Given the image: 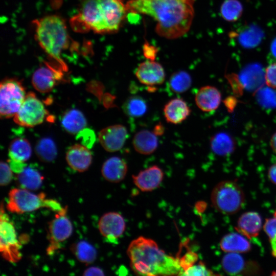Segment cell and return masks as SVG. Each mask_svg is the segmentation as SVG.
I'll return each instance as SVG.
<instances>
[{"mask_svg": "<svg viewBox=\"0 0 276 276\" xmlns=\"http://www.w3.org/2000/svg\"><path fill=\"white\" fill-rule=\"evenodd\" d=\"M153 132L157 135H161L164 132V127L163 125L159 123L155 126Z\"/></svg>", "mask_w": 276, "mask_h": 276, "instance_id": "46", "label": "cell"}, {"mask_svg": "<svg viewBox=\"0 0 276 276\" xmlns=\"http://www.w3.org/2000/svg\"><path fill=\"white\" fill-rule=\"evenodd\" d=\"M197 255L192 251L188 252L183 256L181 257L179 259V261L182 269V272L187 268L194 265L197 261Z\"/></svg>", "mask_w": 276, "mask_h": 276, "instance_id": "41", "label": "cell"}, {"mask_svg": "<svg viewBox=\"0 0 276 276\" xmlns=\"http://www.w3.org/2000/svg\"><path fill=\"white\" fill-rule=\"evenodd\" d=\"M132 270L140 275H180L179 259L167 255L152 239L140 236L127 249Z\"/></svg>", "mask_w": 276, "mask_h": 276, "instance_id": "3", "label": "cell"}, {"mask_svg": "<svg viewBox=\"0 0 276 276\" xmlns=\"http://www.w3.org/2000/svg\"><path fill=\"white\" fill-rule=\"evenodd\" d=\"M98 228L104 237L110 242H114L123 234L126 224L120 214L110 212L104 214L100 218Z\"/></svg>", "mask_w": 276, "mask_h": 276, "instance_id": "15", "label": "cell"}, {"mask_svg": "<svg viewBox=\"0 0 276 276\" xmlns=\"http://www.w3.org/2000/svg\"><path fill=\"white\" fill-rule=\"evenodd\" d=\"M71 250L78 261L86 265L93 263L97 258L95 247L84 240L73 244Z\"/></svg>", "mask_w": 276, "mask_h": 276, "instance_id": "29", "label": "cell"}, {"mask_svg": "<svg viewBox=\"0 0 276 276\" xmlns=\"http://www.w3.org/2000/svg\"><path fill=\"white\" fill-rule=\"evenodd\" d=\"M67 207L56 212L55 218L48 224V237L49 245L48 254H53L60 247V243L67 240L72 234V222L66 216Z\"/></svg>", "mask_w": 276, "mask_h": 276, "instance_id": "10", "label": "cell"}, {"mask_svg": "<svg viewBox=\"0 0 276 276\" xmlns=\"http://www.w3.org/2000/svg\"><path fill=\"white\" fill-rule=\"evenodd\" d=\"M6 206L9 212L18 214L34 211L42 207L56 212L62 208L57 201L45 199V194H35L22 188H14L10 191Z\"/></svg>", "mask_w": 276, "mask_h": 276, "instance_id": "5", "label": "cell"}, {"mask_svg": "<svg viewBox=\"0 0 276 276\" xmlns=\"http://www.w3.org/2000/svg\"><path fill=\"white\" fill-rule=\"evenodd\" d=\"M265 83L268 86L276 88V62L270 64L265 70Z\"/></svg>", "mask_w": 276, "mask_h": 276, "instance_id": "39", "label": "cell"}, {"mask_svg": "<svg viewBox=\"0 0 276 276\" xmlns=\"http://www.w3.org/2000/svg\"><path fill=\"white\" fill-rule=\"evenodd\" d=\"M127 13L123 0H83L71 24L77 32L113 33L119 31Z\"/></svg>", "mask_w": 276, "mask_h": 276, "instance_id": "2", "label": "cell"}, {"mask_svg": "<svg viewBox=\"0 0 276 276\" xmlns=\"http://www.w3.org/2000/svg\"><path fill=\"white\" fill-rule=\"evenodd\" d=\"M66 160L72 169L82 172L87 170L91 165L92 156L87 147L83 145L75 144L67 150Z\"/></svg>", "mask_w": 276, "mask_h": 276, "instance_id": "18", "label": "cell"}, {"mask_svg": "<svg viewBox=\"0 0 276 276\" xmlns=\"http://www.w3.org/2000/svg\"><path fill=\"white\" fill-rule=\"evenodd\" d=\"M268 175L270 180L276 185V164L270 167L268 172Z\"/></svg>", "mask_w": 276, "mask_h": 276, "instance_id": "45", "label": "cell"}, {"mask_svg": "<svg viewBox=\"0 0 276 276\" xmlns=\"http://www.w3.org/2000/svg\"><path fill=\"white\" fill-rule=\"evenodd\" d=\"M258 103L265 108L276 107V92L270 87L263 86L255 93Z\"/></svg>", "mask_w": 276, "mask_h": 276, "instance_id": "35", "label": "cell"}, {"mask_svg": "<svg viewBox=\"0 0 276 276\" xmlns=\"http://www.w3.org/2000/svg\"><path fill=\"white\" fill-rule=\"evenodd\" d=\"M270 146L273 152L276 153V132L273 134L270 139Z\"/></svg>", "mask_w": 276, "mask_h": 276, "instance_id": "48", "label": "cell"}, {"mask_svg": "<svg viewBox=\"0 0 276 276\" xmlns=\"http://www.w3.org/2000/svg\"><path fill=\"white\" fill-rule=\"evenodd\" d=\"M221 94L215 87L207 85L201 87L197 92L195 101L202 111L210 112L216 110L221 102Z\"/></svg>", "mask_w": 276, "mask_h": 276, "instance_id": "19", "label": "cell"}, {"mask_svg": "<svg viewBox=\"0 0 276 276\" xmlns=\"http://www.w3.org/2000/svg\"><path fill=\"white\" fill-rule=\"evenodd\" d=\"M265 233L268 237L273 256L276 257V210L273 216L267 218L263 225Z\"/></svg>", "mask_w": 276, "mask_h": 276, "instance_id": "36", "label": "cell"}, {"mask_svg": "<svg viewBox=\"0 0 276 276\" xmlns=\"http://www.w3.org/2000/svg\"><path fill=\"white\" fill-rule=\"evenodd\" d=\"M261 226L260 215L256 212L251 211L243 213L239 217L236 229L247 239H251L259 235Z\"/></svg>", "mask_w": 276, "mask_h": 276, "instance_id": "22", "label": "cell"}, {"mask_svg": "<svg viewBox=\"0 0 276 276\" xmlns=\"http://www.w3.org/2000/svg\"><path fill=\"white\" fill-rule=\"evenodd\" d=\"M47 113L43 103L34 93L30 92L14 116V121L20 126L32 127L42 123Z\"/></svg>", "mask_w": 276, "mask_h": 276, "instance_id": "9", "label": "cell"}, {"mask_svg": "<svg viewBox=\"0 0 276 276\" xmlns=\"http://www.w3.org/2000/svg\"><path fill=\"white\" fill-rule=\"evenodd\" d=\"M247 238L239 233H229L221 239L220 248L227 252H247L251 250V246Z\"/></svg>", "mask_w": 276, "mask_h": 276, "instance_id": "23", "label": "cell"}, {"mask_svg": "<svg viewBox=\"0 0 276 276\" xmlns=\"http://www.w3.org/2000/svg\"><path fill=\"white\" fill-rule=\"evenodd\" d=\"M191 111L186 102L178 98L170 100L163 109L166 120L173 124L182 123L190 116Z\"/></svg>", "mask_w": 276, "mask_h": 276, "instance_id": "20", "label": "cell"}, {"mask_svg": "<svg viewBox=\"0 0 276 276\" xmlns=\"http://www.w3.org/2000/svg\"><path fill=\"white\" fill-rule=\"evenodd\" d=\"M77 136L78 139L82 141V145L87 148L91 147L95 142V133L90 129H83L79 132Z\"/></svg>", "mask_w": 276, "mask_h": 276, "instance_id": "40", "label": "cell"}, {"mask_svg": "<svg viewBox=\"0 0 276 276\" xmlns=\"http://www.w3.org/2000/svg\"><path fill=\"white\" fill-rule=\"evenodd\" d=\"M143 53L146 59L155 60L158 53V49L156 47L147 42L143 44Z\"/></svg>", "mask_w": 276, "mask_h": 276, "instance_id": "42", "label": "cell"}, {"mask_svg": "<svg viewBox=\"0 0 276 276\" xmlns=\"http://www.w3.org/2000/svg\"><path fill=\"white\" fill-rule=\"evenodd\" d=\"M215 275L213 272L208 269L202 262L194 264L183 271L180 275L206 276Z\"/></svg>", "mask_w": 276, "mask_h": 276, "instance_id": "37", "label": "cell"}, {"mask_svg": "<svg viewBox=\"0 0 276 276\" xmlns=\"http://www.w3.org/2000/svg\"><path fill=\"white\" fill-rule=\"evenodd\" d=\"M164 178L162 170L154 165L143 171L137 175H132L133 183L141 191L149 192L157 189Z\"/></svg>", "mask_w": 276, "mask_h": 276, "instance_id": "17", "label": "cell"}, {"mask_svg": "<svg viewBox=\"0 0 276 276\" xmlns=\"http://www.w3.org/2000/svg\"><path fill=\"white\" fill-rule=\"evenodd\" d=\"M127 171L128 166L125 161L121 157L113 156L103 163L101 173L107 181L118 183L124 179Z\"/></svg>", "mask_w": 276, "mask_h": 276, "instance_id": "21", "label": "cell"}, {"mask_svg": "<svg viewBox=\"0 0 276 276\" xmlns=\"http://www.w3.org/2000/svg\"><path fill=\"white\" fill-rule=\"evenodd\" d=\"M223 270L230 275H258L262 269L254 261H246L239 253L228 252L221 261Z\"/></svg>", "mask_w": 276, "mask_h": 276, "instance_id": "11", "label": "cell"}, {"mask_svg": "<svg viewBox=\"0 0 276 276\" xmlns=\"http://www.w3.org/2000/svg\"><path fill=\"white\" fill-rule=\"evenodd\" d=\"M62 126L68 133L76 134L84 129L86 120L79 110L72 109L66 112L61 120Z\"/></svg>", "mask_w": 276, "mask_h": 276, "instance_id": "27", "label": "cell"}, {"mask_svg": "<svg viewBox=\"0 0 276 276\" xmlns=\"http://www.w3.org/2000/svg\"><path fill=\"white\" fill-rule=\"evenodd\" d=\"M238 81L246 90L256 92L265 82V73L261 65L248 64L241 71Z\"/></svg>", "mask_w": 276, "mask_h": 276, "instance_id": "16", "label": "cell"}, {"mask_svg": "<svg viewBox=\"0 0 276 276\" xmlns=\"http://www.w3.org/2000/svg\"><path fill=\"white\" fill-rule=\"evenodd\" d=\"M35 151L38 158L44 162H52L57 154L54 142L49 137H44L38 141L35 146Z\"/></svg>", "mask_w": 276, "mask_h": 276, "instance_id": "31", "label": "cell"}, {"mask_svg": "<svg viewBox=\"0 0 276 276\" xmlns=\"http://www.w3.org/2000/svg\"><path fill=\"white\" fill-rule=\"evenodd\" d=\"M211 200L213 206L220 213L232 215L242 208L245 196L238 183L231 180H224L213 188Z\"/></svg>", "mask_w": 276, "mask_h": 276, "instance_id": "6", "label": "cell"}, {"mask_svg": "<svg viewBox=\"0 0 276 276\" xmlns=\"http://www.w3.org/2000/svg\"><path fill=\"white\" fill-rule=\"evenodd\" d=\"M192 85V78L187 72L180 71L174 73L169 80V86L175 93L180 94L187 91Z\"/></svg>", "mask_w": 276, "mask_h": 276, "instance_id": "33", "label": "cell"}, {"mask_svg": "<svg viewBox=\"0 0 276 276\" xmlns=\"http://www.w3.org/2000/svg\"><path fill=\"white\" fill-rule=\"evenodd\" d=\"M0 184L1 186H6L9 184L13 178V171L10 165L3 161L0 164Z\"/></svg>", "mask_w": 276, "mask_h": 276, "instance_id": "38", "label": "cell"}, {"mask_svg": "<svg viewBox=\"0 0 276 276\" xmlns=\"http://www.w3.org/2000/svg\"><path fill=\"white\" fill-rule=\"evenodd\" d=\"M128 137L126 128L117 124L102 129L99 134V140L103 148L108 152H116L124 146Z\"/></svg>", "mask_w": 276, "mask_h": 276, "instance_id": "13", "label": "cell"}, {"mask_svg": "<svg viewBox=\"0 0 276 276\" xmlns=\"http://www.w3.org/2000/svg\"><path fill=\"white\" fill-rule=\"evenodd\" d=\"M271 275H275L276 276V270H274L272 272Z\"/></svg>", "mask_w": 276, "mask_h": 276, "instance_id": "49", "label": "cell"}, {"mask_svg": "<svg viewBox=\"0 0 276 276\" xmlns=\"http://www.w3.org/2000/svg\"><path fill=\"white\" fill-rule=\"evenodd\" d=\"M270 54L276 59V38L272 41L270 45Z\"/></svg>", "mask_w": 276, "mask_h": 276, "instance_id": "47", "label": "cell"}, {"mask_svg": "<svg viewBox=\"0 0 276 276\" xmlns=\"http://www.w3.org/2000/svg\"><path fill=\"white\" fill-rule=\"evenodd\" d=\"M20 242L17 239L14 226L1 205L0 215V251L3 258L11 263L20 260Z\"/></svg>", "mask_w": 276, "mask_h": 276, "instance_id": "8", "label": "cell"}, {"mask_svg": "<svg viewBox=\"0 0 276 276\" xmlns=\"http://www.w3.org/2000/svg\"><path fill=\"white\" fill-rule=\"evenodd\" d=\"M62 68H57L47 63L38 68L33 74L32 84L38 91L48 93L62 78Z\"/></svg>", "mask_w": 276, "mask_h": 276, "instance_id": "12", "label": "cell"}, {"mask_svg": "<svg viewBox=\"0 0 276 276\" xmlns=\"http://www.w3.org/2000/svg\"><path fill=\"white\" fill-rule=\"evenodd\" d=\"M26 94L22 83L14 78L3 80L0 86V114L2 118L14 117L19 109Z\"/></svg>", "mask_w": 276, "mask_h": 276, "instance_id": "7", "label": "cell"}, {"mask_svg": "<svg viewBox=\"0 0 276 276\" xmlns=\"http://www.w3.org/2000/svg\"><path fill=\"white\" fill-rule=\"evenodd\" d=\"M242 12V5L238 0H225L220 8L222 17L229 22L237 21L241 17Z\"/></svg>", "mask_w": 276, "mask_h": 276, "instance_id": "34", "label": "cell"}, {"mask_svg": "<svg viewBox=\"0 0 276 276\" xmlns=\"http://www.w3.org/2000/svg\"><path fill=\"white\" fill-rule=\"evenodd\" d=\"M132 145L137 152L144 155L151 154L158 146L157 135L153 131L140 130L134 135Z\"/></svg>", "mask_w": 276, "mask_h": 276, "instance_id": "24", "label": "cell"}, {"mask_svg": "<svg viewBox=\"0 0 276 276\" xmlns=\"http://www.w3.org/2000/svg\"><path fill=\"white\" fill-rule=\"evenodd\" d=\"M35 37L41 48L56 61L64 71L67 70L62 59V52L66 49L69 36L64 20L56 15H50L33 21Z\"/></svg>", "mask_w": 276, "mask_h": 276, "instance_id": "4", "label": "cell"}, {"mask_svg": "<svg viewBox=\"0 0 276 276\" xmlns=\"http://www.w3.org/2000/svg\"><path fill=\"white\" fill-rule=\"evenodd\" d=\"M123 110L129 117H140L146 112L147 105L143 98L138 96H133L128 98L124 102Z\"/></svg>", "mask_w": 276, "mask_h": 276, "instance_id": "32", "label": "cell"}, {"mask_svg": "<svg viewBox=\"0 0 276 276\" xmlns=\"http://www.w3.org/2000/svg\"><path fill=\"white\" fill-rule=\"evenodd\" d=\"M212 151L220 156L228 155L234 150V143L232 137L227 133L221 132L215 134L211 139Z\"/></svg>", "mask_w": 276, "mask_h": 276, "instance_id": "30", "label": "cell"}, {"mask_svg": "<svg viewBox=\"0 0 276 276\" xmlns=\"http://www.w3.org/2000/svg\"><path fill=\"white\" fill-rule=\"evenodd\" d=\"M83 275H104L103 271L100 268L95 266L90 267L87 268L83 272Z\"/></svg>", "mask_w": 276, "mask_h": 276, "instance_id": "43", "label": "cell"}, {"mask_svg": "<svg viewBox=\"0 0 276 276\" xmlns=\"http://www.w3.org/2000/svg\"><path fill=\"white\" fill-rule=\"evenodd\" d=\"M43 177L36 169L25 167L16 177L17 183L22 189L28 190H36L42 185Z\"/></svg>", "mask_w": 276, "mask_h": 276, "instance_id": "26", "label": "cell"}, {"mask_svg": "<svg viewBox=\"0 0 276 276\" xmlns=\"http://www.w3.org/2000/svg\"><path fill=\"white\" fill-rule=\"evenodd\" d=\"M135 75L141 83L149 86L162 84L166 78L163 66L155 60L147 59L139 65Z\"/></svg>", "mask_w": 276, "mask_h": 276, "instance_id": "14", "label": "cell"}, {"mask_svg": "<svg viewBox=\"0 0 276 276\" xmlns=\"http://www.w3.org/2000/svg\"><path fill=\"white\" fill-rule=\"evenodd\" d=\"M195 0H129L128 13L145 14L156 22V33L168 39L178 38L190 30Z\"/></svg>", "mask_w": 276, "mask_h": 276, "instance_id": "1", "label": "cell"}, {"mask_svg": "<svg viewBox=\"0 0 276 276\" xmlns=\"http://www.w3.org/2000/svg\"><path fill=\"white\" fill-rule=\"evenodd\" d=\"M10 159L25 163L31 157L32 149L29 142L24 138H17L10 143L8 149Z\"/></svg>", "mask_w": 276, "mask_h": 276, "instance_id": "28", "label": "cell"}, {"mask_svg": "<svg viewBox=\"0 0 276 276\" xmlns=\"http://www.w3.org/2000/svg\"><path fill=\"white\" fill-rule=\"evenodd\" d=\"M233 35L236 37L238 43L243 47L252 48L257 47L263 36L262 30L258 27L250 25L245 26Z\"/></svg>", "mask_w": 276, "mask_h": 276, "instance_id": "25", "label": "cell"}, {"mask_svg": "<svg viewBox=\"0 0 276 276\" xmlns=\"http://www.w3.org/2000/svg\"><path fill=\"white\" fill-rule=\"evenodd\" d=\"M9 165L12 171L16 174L20 172L25 167V163L19 162L9 159Z\"/></svg>", "mask_w": 276, "mask_h": 276, "instance_id": "44", "label": "cell"}]
</instances>
